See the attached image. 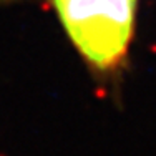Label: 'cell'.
<instances>
[{"instance_id": "1", "label": "cell", "mask_w": 156, "mask_h": 156, "mask_svg": "<svg viewBox=\"0 0 156 156\" xmlns=\"http://www.w3.org/2000/svg\"><path fill=\"white\" fill-rule=\"evenodd\" d=\"M100 90L116 93L129 66L140 0H47Z\"/></svg>"}]
</instances>
